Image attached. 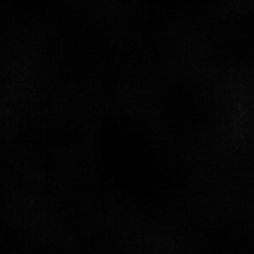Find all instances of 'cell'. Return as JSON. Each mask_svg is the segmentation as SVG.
I'll use <instances>...</instances> for the list:
<instances>
[]
</instances>
